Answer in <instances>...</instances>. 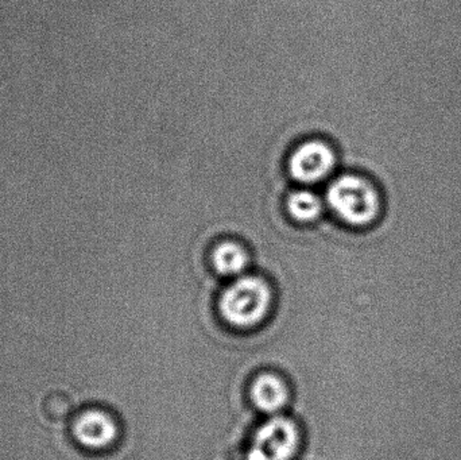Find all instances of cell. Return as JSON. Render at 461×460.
<instances>
[{
  "label": "cell",
  "instance_id": "cell-1",
  "mask_svg": "<svg viewBox=\"0 0 461 460\" xmlns=\"http://www.w3.org/2000/svg\"><path fill=\"white\" fill-rule=\"evenodd\" d=\"M327 204L336 218L352 229H373L386 212L384 189L367 176L347 173L327 191Z\"/></svg>",
  "mask_w": 461,
  "mask_h": 460
},
{
  "label": "cell",
  "instance_id": "cell-2",
  "mask_svg": "<svg viewBox=\"0 0 461 460\" xmlns=\"http://www.w3.org/2000/svg\"><path fill=\"white\" fill-rule=\"evenodd\" d=\"M270 304V286L265 280L240 275L221 294V312L232 326L249 329L263 320Z\"/></svg>",
  "mask_w": 461,
  "mask_h": 460
},
{
  "label": "cell",
  "instance_id": "cell-3",
  "mask_svg": "<svg viewBox=\"0 0 461 460\" xmlns=\"http://www.w3.org/2000/svg\"><path fill=\"white\" fill-rule=\"evenodd\" d=\"M336 154L324 140H311L298 145L290 154L287 169L293 180L314 185L330 177L335 170Z\"/></svg>",
  "mask_w": 461,
  "mask_h": 460
},
{
  "label": "cell",
  "instance_id": "cell-4",
  "mask_svg": "<svg viewBox=\"0 0 461 460\" xmlns=\"http://www.w3.org/2000/svg\"><path fill=\"white\" fill-rule=\"evenodd\" d=\"M297 447V427L293 421L276 416L258 429L249 460H290Z\"/></svg>",
  "mask_w": 461,
  "mask_h": 460
},
{
  "label": "cell",
  "instance_id": "cell-5",
  "mask_svg": "<svg viewBox=\"0 0 461 460\" xmlns=\"http://www.w3.org/2000/svg\"><path fill=\"white\" fill-rule=\"evenodd\" d=\"M75 437L86 447L99 450L113 442L116 426L107 413L86 410L75 421Z\"/></svg>",
  "mask_w": 461,
  "mask_h": 460
},
{
  "label": "cell",
  "instance_id": "cell-6",
  "mask_svg": "<svg viewBox=\"0 0 461 460\" xmlns=\"http://www.w3.org/2000/svg\"><path fill=\"white\" fill-rule=\"evenodd\" d=\"M252 401L258 410L276 413L286 404L287 389L282 380L274 374H262L252 385Z\"/></svg>",
  "mask_w": 461,
  "mask_h": 460
},
{
  "label": "cell",
  "instance_id": "cell-7",
  "mask_svg": "<svg viewBox=\"0 0 461 460\" xmlns=\"http://www.w3.org/2000/svg\"><path fill=\"white\" fill-rule=\"evenodd\" d=\"M211 261L219 275L240 277L249 264V256L243 246L232 240L219 243L211 254Z\"/></svg>",
  "mask_w": 461,
  "mask_h": 460
},
{
  "label": "cell",
  "instance_id": "cell-8",
  "mask_svg": "<svg viewBox=\"0 0 461 460\" xmlns=\"http://www.w3.org/2000/svg\"><path fill=\"white\" fill-rule=\"evenodd\" d=\"M322 200L309 189L292 192L286 200V210L290 218L298 223H312L321 216Z\"/></svg>",
  "mask_w": 461,
  "mask_h": 460
},
{
  "label": "cell",
  "instance_id": "cell-9",
  "mask_svg": "<svg viewBox=\"0 0 461 460\" xmlns=\"http://www.w3.org/2000/svg\"><path fill=\"white\" fill-rule=\"evenodd\" d=\"M42 415L51 423H64L69 420L75 410V402L68 392L53 389L43 396L41 401Z\"/></svg>",
  "mask_w": 461,
  "mask_h": 460
}]
</instances>
